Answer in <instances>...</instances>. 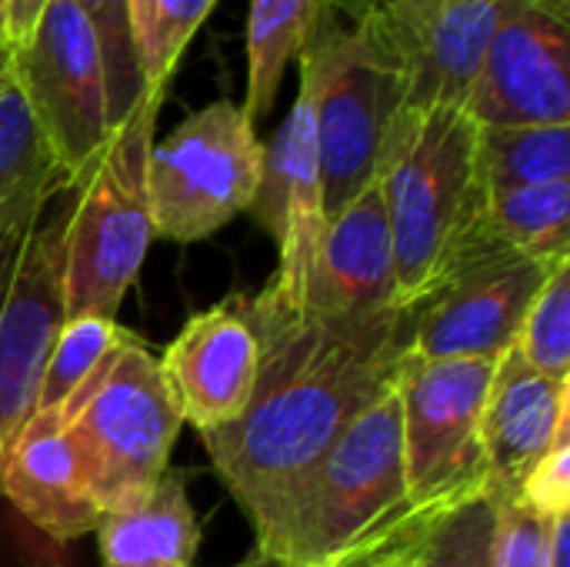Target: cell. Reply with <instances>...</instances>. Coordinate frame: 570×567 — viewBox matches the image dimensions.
<instances>
[{
	"instance_id": "1",
	"label": "cell",
	"mask_w": 570,
	"mask_h": 567,
	"mask_svg": "<svg viewBox=\"0 0 570 567\" xmlns=\"http://www.w3.org/2000/svg\"><path fill=\"white\" fill-rule=\"evenodd\" d=\"M247 314L261 341L250 401L234 424L200 441L261 538L347 424L397 384L407 307L371 321H334L267 284L247 297Z\"/></svg>"
},
{
	"instance_id": "2",
	"label": "cell",
	"mask_w": 570,
	"mask_h": 567,
	"mask_svg": "<svg viewBox=\"0 0 570 567\" xmlns=\"http://www.w3.org/2000/svg\"><path fill=\"white\" fill-rule=\"evenodd\" d=\"M428 528L407 495L394 384L314 465L254 555L284 567H357L421 541Z\"/></svg>"
},
{
	"instance_id": "3",
	"label": "cell",
	"mask_w": 570,
	"mask_h": 567,
	"mask_svg": "<svg viewBox=\"0 0 570 567\" xmlns=\"http://www.w3.org/2000/svg\"><path fill=\"white\" fill-rule=\"evenodd\" d=\"M478 120L464 107H401L391 120L377 184L387 207L397 294L411 307L484 227L488 187Z\"/></svg>"
},
{
	"instance_id": "4",
	"label": "cell",
	"mask_w": 570,
	"mask_h": 567,
	"mask_svg": "<svg viewBox=\"0 0 570 567\" xmlns=\"http://www.w3.org/2000/svg\"><path fill=\"white\" fill-rule=\"evenodd\" d=\"M50 414L73 444L100 518L130 511L154 495L184 424L157 354L130 331L120 334L80 391Z\"/></svg>"
},
{
	"instance_id": "5",
	"label": "cell",
	"mask_w": 570,
	"mask_h": 567,
	"mask_svg": "<svg viewBox=\"0 0 570 567\" xmlns=\"http://www.w3.org/2000/svg\"><path fill=\"white\" fill-rule=\"evenodd\" d=\"M314 84V127L327 221L361 197L381 167L391 120L404 107L401 67L371 13L327 10L297 53Z\"/></svg>"
},
{
	"instance_id": "6",
	"label": "cell",
	"mask_w": 570,
	"mask_h": 567,
	"mask_svg": "<svg viewBox=\"0 0 570 567\" xmlns=\"http://www.w3.org/2000/svg\"><path fill=\"white\" fill-rule=\"evenodd\" d=\"M164 100L140 97L73 184L63 237V314L117 321L150 251L147 157Z\"/></svg>"
},
{
	"instance_id": "7",
	"label": "cell",
	"mask_w": 570,
	"mask_h": 567,
	"mask_svg": "<svg viewBox=\"0 0 570 567\" xmlns=\"http://www.w3.org/2000/svg\"><path fill=\"white\" fill-rule=\"evenodd\" d=\"M498 361L404 358L397 374L401 451L414 511L434 525L484 495V401Z\"/></svg>"
},
{
	"instance_id": "8",
	"label": "cell",
	"mask_w": 570,
	"mask_h": 567,
	"mask_svg": "<svg viewBox=\"0 0 570 567\" xmlns=\"http://www.w3.org/2000/svg\"><path fill=\"white\" fill-rule=\"evenodd\" d=\"M264 144L234 100H214L184 117L150 147L147 201L154 237L194 244L244 214L257 194Z\"/></svg>"
},
{
	"instance_id": "9",
	"label": "cell",
	"mask_w": 570,
	"mask_h": 567,
	"mask_svg": "<svg viewBox=\"0 0 570 567\" xmlns=\"http://www.w3.org/2000/svg\"><path fill=\"white\" fill-rule=\"evenodd\" d=\"M73 187L0 227V468L33 414V398L63 328V237Z\"/></svg>"
},
{
	"instance_id": "10",
	"label": "cell",
	"mask_w": 570,
	"mask_h": 567,
	"mask_svg": "<svg viewBox=\"0 0 570 567\" xmlns=\"http://www.w3.org/2000/svg\"><path fill=\"white\" fill-rule=\"evenodd\" d=\"M558 264H541L488 231L407 307V354L421 361H501Z\"/></svg>"
},
{
	"instance_id": "11",
	"label": "cell",
	"mask_w": 570,
	"mask_h": 567,
	"mask_svg": "<svg viewBox=\"0 0 570 567\" xmlns=\"http://www.w3.org/2000/svg\"><path fill=\"white\" fill-rule=\"evenodd\" d=\"M10 67L63 174L77 184L110 137L107 77L97 37L73 0H47Z\"/></svg>"
},
{
	"instance_id": "12",
	"label": "cell",
	"mask_w": 570,
	"mask_h": 567,
	"mask_svg": "<svg viewBox=\"0 0 570 567\" xmlns=\"http://www.w3.org/2000/svg\"><path fill=\"white\" fill-rule=\"evenodd\" d=\"M464 110L478 127L570 124V0H511Z\"/></svg>"
},
{
	"instance_id": "13",
	"label": "cell",
	"mask_w": 570,
	"mask_h": 567,
	"mask_svg": "<svg viewBox=\"0 0 570 567\" xmlns=\"http://www.w3.org/2000/svg\"><path fill=\"white\" fill-rule=\"evenodd\" d=\"M511 0H391L371 7L404 87V107H464Z\"/></svg>"
},
{
	"instance_id": "14",
	"label": "cell",
	"mask_w": 570,
	"mask_h": 567,
	"mask_svg": "<svg viewBox=\"0 0 570 567\" xmlns=\"http://www.w3.org/2000/svg\"><path fill=\"white\" fill-rule=\"evenodd\" d=\"M247 211L277 244V271L267 284L301 301L311 261L327 227L314 127V84L304 70L284 124L264 144L261 184Z\"/></svg>"
},
{
	"instance_id": "15",
	"label": "cell",
	"mask_w": 570,
	"mask_h": 567,
	"mask_svg": "<svg viewBox=\"0 0 570 567\" xmlns=\"http://www.w3.org/2000/svg\"><path fill=\"white\" fill-rule=\"evenodd\" d=\"M157 361L184 424H194L197 434L234 424L250 401L261 364L247 297L194 314Z\"/></svg>"
},
{
	"instance_id": "16",
	"label": "cell",
	"mask_w": 570,
	"mask_h": 567,
	"mask_svg": "<svg viewBox=\"0 0 570 567\" xmlns=\"http://www.w3.org/2000/svg\"><path fill=\"white\" fill-rule=\"evenodd\" d=\"M297 304L334 321H371L404 311L387 207L377 180L327 221Z\"/></svg>"
},
{
	"instance_id": "17",
	"label": "cell",
	"mask_w": 570,
	"mask_h": 567,
	"mask_svg": "<svg viewBox=\"0 0 570 567\" xmlns=\"http://www.w3.org/2000/svg\"><path fill=\"white\" fill-rule=\"evenodd\" d=\"M570 421V381L538 374L511 348L491 378L484 401V458L491 501H518L524 481L551 451L561 424Z\"/></svg>"
},
{
	"instance_id": "18",
	"label": "cell",
	"mask_w": 570,
	"mask_h": 567,
	"mask_svg": "<svg viewBox=\"0 0 570 567\" xmlns=\"http://www.w3.org/2000/svg\"><path fill=\"white\" fill-rule=\"evenodd\" d=\"M0 495L47 538L67 545L100 525L73 444L53 414H33L0 468Z\"/></svg>"
},
{
	"instance_id": "19",
	"label": "cell",
	"mask_w": 570,
	"mask_h": 567,
	"mask_svg": "<svg viewBox=\"0 0 570 567\" xmlns=\"http://www.w3.org/2000/svg\"><path fill=\"white\" fill-rule=\"evenodd\" d=\"M104 567H194L200 528L187 501L184 475L167 468L154 495L97 525Z\"/></svg>"
},
{
	"instance_id": "20",
	"label": "cell",
	"mask_w": 570,
	"mask_h": 567,
	"mask_svg": "<svg viewBox=\"0 0 570 567\" xmlns=\"http://www.w3.org/2000/svg\"><path fill=\"white\" fill-rule=\"evenodd\" d=\"M371 7L367 0H250L247 10V100L244 114L257 124L277 104L284 74L291 60H297L307 43L314 23L327 10H341L347 17Z\"/></svg>"
},
{
	"instance_id": "21",
	"label": "cell",
	"mask_w": 570,
	"mask_h": 567,
	"mask_svg": "<svg viewBox=\"0 0 570 567\" xmlns=\"http://www.w3.org/2000/svg\"><path fill=\"white\" fill-rule=\"evenodd\" d=\"M73 187L33 120L13 67L0 74V227Z\"/></svg>"
},
{
	"instance_id": "22",
	"label": "cell",
	"mask_w": 570,
	"mask_h": 567,
	"mask_svg": "<svg viewBox=\"0 0 570 567\" xmlns=\"http://www.w3.org/2000/svg\"><path fill=\"white\" fill-rule=\"evenodd\" d=\"M478 164L488 194L570 180V124L481 127Z\"/></svg>"
},
{
	"instance_id": "23",
	"label": "cell",
	"mask_w": 570,
	"mask_h": 567,
	"mask_svg": "<svg viewBox=\"0 0 570 567\" xmlns=\"http://www.w3.org/2000/svg\"><path fill=\"white\" fill-rule=\"evenodd\" d=\"M484 224L494 237L541 264L570 261V180L491 194Z\"/></svg>"
},
{
	"instance_id": "24",
	"label": "cell",
	"mask_w": 570,
	"mask_h": 567,
	"mask_svg": "<svg viewBox=\"0 0 570 567\" xmlns=\"http://www.w3.org/2000/svg\"><path fill=\"white\" fill-rule=\"evenodd\" d=\"M217 0H130V40L144 94L167 97L174 70Z\"/></svg>"
},
{
	"instance_id": "25",
	"label": "cell",
	"mask_w": 570,
	"mask_h": 567,
	"mask_svg": "<svg viewBox=\"0 0 570 567\" xmlns=\"http://www.w3.org/2000/svg\"><path fill=\"white\" fill-rule=\"evenodd\" d=\"M120 334H124V328H117V321H100V317L63 321V328L57 331L53 348L47 354L43 374H40L33 414L60 411L80 391V384L100 368V361L114 351Z\"/></svg>"
},
{
	"instance_id": "26",
	"label": "cell",
	"mask_w": 570,
	"mask_h": 567,
	"mask_svg": "<svg viewBox=\"0 0 570 567\" xmlns=\"http://www.w3.org/2000/svg\"><path fill=\"white\" fill-rule=\"evenodd\" d=\"M514 351L538 374L570 381V261H561L534 297Z\"/></svg>"
},
{
	"instance_id": "27",
	"label": "cell",
	"mask_w": 570,
	"mask_h": 567,
	"mask_svg": "<svg viewBox=\"0 0 570 567\" xmlns=\"http://www.w3.org/2000/svg\"><path fill=\"white\" fill-rule=\"evenodd\" d=\"M80 13L87 17L100 60H104V77H107V107H110V127H117L144 94V80L137 70L134 57V40H130V0H73Z\"/></svg>"
},
{
	"instance_id": "28",
	"label": "cell",
	"mask_w": 570,
	"mask_h": 567,
	"mask_svg": "<svg viewBox=\"0 0 570 567\" xmlns=\"http://www.w3.org/2000/svg\"><path fill=\"white\" fill-rule=\"evenodd\" d=\"M498 505L488 495L438 518L421 545V567H494Z\"/></svg>"
},
{
	"instance_id": "29",
	"label": "cell",
	"mask_w": 570,
	"mask_h": 567,
	"mask_svg": "<svg viewBox=\"0 0 570 567\" xmlns=\"http://www.w3.org/2000/svg\"><path fill=\"white\" fill-rule=\"evenodd\" d=\"M494 567H551V521L521 501H494Z\"/></svg>"
},
{
	"instance_id": "30",
	"label": "cell",
	"mask_w": 570,
	"mask_h": 567,
	"mask_svg": "<svg viewBox=\"0 0 570 567\" xmlns=\"http://www.w3.org/2000/svg\"><path fill=\"white\" fill-rule=\"evenodd\" d=\"M518 501L528 505L544 521H554V518L570 515V421L561 424L551 451L531 471V478L524 481Z\"/></svg>"
},
{
	"instance_id": "31",
	"label": "cell",
	"mask_w": 570,
	"mask_h": 567,
	"mask_svg": "<svg viewBox=\"0 0 570 567\" xmlns=\"http://www.w3.org/2000/svg\"><path fill=\"white\" fill-rule=\"evenodd\" d=\"M47 0H7V47L13 50L37 23Z\"/></svg>"
},
{
	"instance_id": "32",
	"label": "cell",
	"mask_w": 570,
	"mask_h": 567,
	"mask_svg": "<svg viewBox=\"0 0 570 567\" xmlns=\"http://www.w3.org/2000/svg\"><path fill=\"white\" fill-rule=\"evenodd\" d=\"M551 567H570V515L551 521Z\"/></svg>"
},
{
	"instance_id": "33",
	"label": "cell",
	"mask_w": 570,
	"mask_h": 567,
	"mask_svg": "<svg viewBox=\"0 0 570 567\" xmlns=\"http://www.w3.org/2000/svg\"><path fill=\"white\" fill-rule=\"evenodd\" d=\"M421 545H424V538L407 545V548H397V551H391L384 558H374V561L357 567H421Z\"/></svg>"
},
{
	"instance_id": "34",
	"label": "cell",
	"mask_w": 570,
	"mask_h": 567,
	"mask_svg": "<svg viewBox=\"0 0 570 567\" xmlns=\"http://www.w3.org/2000/svg\"><path fill=\"white\" fill-rule=\"evenodd\" d=\"M0 47H7V0H0Z\"/></svg>"
},
{
	"instance_id": "35",
	"label": "cell",
	"mask_w": 570,
	"mask_h": 567,
	"mask_svg": "<svg viewBox=\"0 0 570 567\" xmlns=\"http://www.w3.org/2000/svg\"><path fill=\"white\" fill-rule=\"evenodd\" d=\"M234 567H284V565H277V561H267V558L254 555V558H247L244 565H234Z\"/></svg>"
},
{
	"instance_id": "36",
	"label": "cell",
	"mask_w": 570,
	"mask_h": 567,
	"mask_svg": "<svg viewBox=\"0 0 570 567\" xmlns=\"http://www.w3.org/2000/svg\"><path fill=\"white\" fill-rule=\"evenodd\" d=\"M7 67H10V50H7V47H0V74H3Z\"/></svg>"
},
{
	"instance_id": "37",
	"label": "cell",
	"mask_w": 570,
	"mask_h": 567,
	"mask_svg": "<svg viewBox=\"0 0 570 567\" xmlns=\"http://www.w3.org/2000/svg\"><path fill=\"white\" fill-rule=\"evenodd\" d=\"M371 7H377V3H391V0H367Z\"/></svg>"
}]
</instances>
